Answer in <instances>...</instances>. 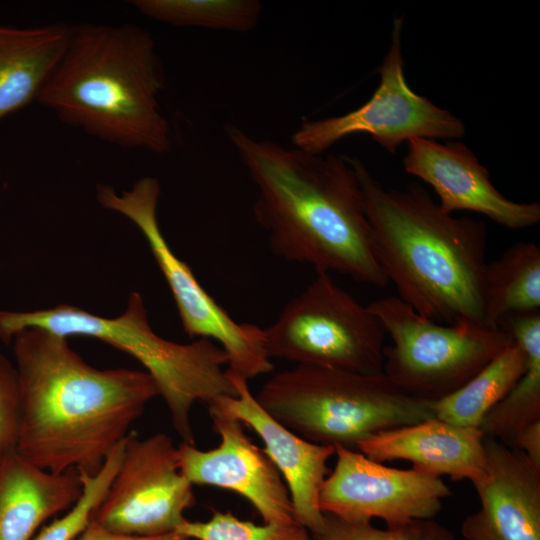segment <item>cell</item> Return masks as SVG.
Masks as SVG:
<instances>
[{
	"label": "cell",
	"mask_w": 540,
	"mask_h": 540,
	"mask_svg": "<svg viewBox=\"0 0 540 540\" xmlns=\"http://www.w3.org/2000/svg\"><path fill=\"white\" fill-rule=\"evenodd\" d=\"M385 335L368 306L323 271L264 329L270 359L361 374L383 373Z\"/></svg>",
	"instance_id": "ba28073f"
},
{
	"label": "cell",
	"mask_w": 540,
	"mask_h": 540,
	"mask_svg": "<svg viewBox=\"0 0 540 540\" xmlns=\"http://www.w3.org/2000/svg\"><path fill=\"white\" fill-rule=\"evenodd\" d=\"M220 443L210 450L182 442L177 447L180 472L192 485L213 486L245 498L264 523L294 522L290 494L284 479L263 449L245 433L243 423L208 408Z\"/></svg>",
	"instance_id": "4fadbf2b"
},
{
	"label": "cell",
	"mask_w": 540,
	"mask_h": 540,
	"mask_svg": "<svg viewBox=\"0 0 540 540\" xmlns=\"http://www.w3.org/2000/svg\"><path fill=\"white\" fill-rule=\"evenodd\" d=\"M336 464L318 497L322 513L350 522L385 521L388 527L433 519L452 492L441 479L417 469H397L357 450L335 447Z\"/></svg>",
	"instance_id": "7c38bea8"
},
{
	"label": "cell",
	"mask_w": 540,
	"mask_h": 540,
	"mask_svg": "<svg viewBox=\"0 0 540 540\" xmlns=\"http://www.w3.org/2000/svg\"><path fill=\"white\" fill-rule=\"evenodd\" d=\"M403 16L394 19L391 43L377 71L380 83L372 97L357 109L339 116L304 120L292 134L294 147L323 154L332 145L354 134H369L380 146L395 153L413 138L457 139L464 123L451 112L415 93L404 75L401 33Z\"/></svg>",
	"instance_id": "30bf717a"
},
{
	"label": "cell",
	"mask_w": 540,
	"mask_h": 540,
	"mask_svg": "<svg viewBox=\"0 0 540 540\" xmlns=\"http://www.w3.org/2000/svg\"><path fill=\"white\" fill-rule=\"evenodd\" d=\"M175 532L190 540H312L311 532L296 521L259 525L220 510H213L206 521L186 519Z\"/></svg>",
	"instance_id": "cb8c5ba5"
},
{
	"label": "cell",
	"mask_w": 540,
	"mask_h": 540,
	"mask_svg": "<svg viewBox=\"0 0 540 540\" xmlns=\"http://www.w3.org/2000/svg\"><path fill=\"white\" fill-rule=\"evenodd\" d=\"M195 502L171 438L165 433L140 438L130 431L119 469L91 520L113 532L160 536L175 532Z\"/></svg>",
	"instance_id": "8fae6325"
},
{
	"label": "cell",
	"mask_w": 540,
	"mask_h": 540,
	"mask_svg": "<svg viewBox=\"0 0 540 540\" xmlns=\"http://www.w3.org/2000/svg\"><path fill=\"white\" fill-rule=\"evenodd\" d=\"M498 328L526 353L527 367L508 394L482 419L484 436L512 444L517 433L540 419V311L509 315Z\"/></svg>",
	"instance_id": "ffe728a7"
},
{
	"label": "cell",
	"mask_w": 540,
	"mask_h": 540,
	"mask_svg": "<svg viewBox=\"0 0 540 540\" xmlns=\"http://www.w3.org/2000/svg\"><path fill=\"white\" fill-rule=\"evenodd\" d=\"M368 308L392 340L383 350V374L402 392L429 402L458 390L514 343L500 328L434 322L396 296Z\"/></svg>",
	"instance_id": "52a82bcc"
},
{
	"label": "cell",
	"mask_w": 540,
	"mask_h": 540,
	"mask_svg": "<svg viewBox=\"0 0 540 540\" xmlns=\"http://www.w3.org/2000/svg\"><path fill=\"white\" fill-rule=\"evenodd\" d=\"M312 540H456L454 534L433 519H415L380 529L371 522H350L324 513L322 527Z\"/></svg>",
	"instance_id": "484cf974"
},
{
	"label": "cell",
	"mask_w": 540,
	"mask_h": 540,
	"mask_svg": "<svg viewBox=\"0 0 540 540\" xmlns=\"http://www.w3.org/2000/svg\"><path fill=\"white\" fill-rule=\"evenodd\" d=\"M226 134L257 188L254 217L275 254L316 271L387 286L348 156L307 153L233 124Z\"/></svg>",
	"instance_id": "7a4b0ae2"
},
{
	"label": "cell",
	"mask_w": 540,
	"mask_h": 540,
	"mask_svg": "<svg viewBox=\"0 0 540 540\" xmlns=\"http://www.w3.org/2000/svg\"><path fill=\"white\" fill-rule=\"evenodd\" d=\"M11 344L20 386L16 450L43 470L96 475L159 396L146 371L97 369L45 329L20 331Z\"/></svg>",
	"instance_id": "6da1fadb"
},
{
	"label": "cell",
	"mask_w": 540,
	"mask_h": 540,
	"mask_svg": "<svg viewBox=\"0 0 540 540\" xmlns=\"http://www.w3.org/2000/svg\"><path fill=\"white\" fill-rule=\"evenodd\" d=\"M166 75L151 33L135 24L71 26L68 44L36 102L66 125L126 149L165 155Z\"/></svg>",
	"instance_id": "277c9868"
},
{
	"label": "cell",
	"mask_w": 540,
	"mask_h": 540,
	"mask_svg": "<svg viewBox=\"0 0 540 540\" xmlns=\"http://www.w3.org/2000/svg\"><path fill=\"white\" fill-rule=\"evenodd\" d=\"M488 469L474 485L480 507L462 522L465 540H540V469L514 446L484 437Z\"/></svg>",
	"instance_id": "2e32d148"
},
{
	"label": "cell",
	"mask_w": 540,
	"mask_h": 540,
	"mask_svg": "<svg viewBox=\"0 0 540 540\" xmlns=\"http://www.w3.org/2000/svg\"><path fill=\"white\" fill-rule=\"evenodd\" d=\"M28 328L60 336L98 339L136 359L154 379L182 442L194 444L191 410L196 402L208 405L236 389L223 366L224 350L199 338L182 344L159 336L151 327L143 297L131 292L125 310L116 317L100 316L70 304L28 311L0 310V340L10 344Z\"/></svg>",
	"instance_id": "5b68a950"
},
{
	"label": "cell",
	"mask_w": 540,
	"mask_h": 540,
	"mask_svg": "<svg viewBox=\"0 0 540 540\" xmlns=\"http://www.w3.org/2000/svg\"><path fill=\"white\" fill-rule=\"evenodd\" d=\"M255 398L270 416L302 438L351 450L378 432L435 417L432 402L402 392L383 373L309 365L273 375Z\"/></svg>",
	"instance_id": "8992f818"
},
{
	"label": "cell",
	"mask_w": 540,
	"mask_h": 540,
	"mask_svg": "<svg viewBox=\"0 0 540 540\" xmlns=\"http://www.w3.org/2000/svg\"><path fill=\"white\" fill-rule=\"evenodd\" d=\"M348 159L375 256L398 298L437 323L485 326V224L443 211L418 183L386 189L359 158Z\"/></svg>",
	"instance_id": "3957f363"
},
{
	"label": "cell",
	"mask_w": 540,
	"mask_h": 540,
	"mask_svg": "<svg viewBox=\"0 0 540 540\" xmlns=\"http://www.w3.org/2000/svg\"><path fill=\"white\" fill-rule=\"evenodd\" d=\"M142 15L176 27L247 32L262 14L257 0H133Z\"/></svg>",
	"instance_id": "603a6c76"
},
{
	"label": "cell",
	"mask_w": 540,
	"mask_h": 540,
	"mask_svg": "<svg viewBox=\"0 0 540 540\" xmlns=\"http://www.w3.org/2000/svg\"><path fill=\"white\" fill-rule=\"evenodd\" d=\"M511 446L523 452L528 460L540 469V419L520 430Z\"/></svg>",
	"instance_id": "f1b7e54d"
},
{
	"label": "cell",
	"mask_w": 540,
	"mask_h": 540,
	"mask_svg": "<svg viewBox=\"0 0 540 540\" xmlns=\"http://www.w3.org/2000/svg\"><path fill=\"white\" fill-rule=\"evenodd\" d=\"M407 145L405 171L434 189L443 211H473L512 230L540 222V204L518 203L501 194L489 171L465 144L413 138Z\"/></svg>",
	"instance_id": "5bb4252c"
},
{
	"label": "cell",
	"mask_w": 540,
	"mask_h": 540,
	"mask_svg": "<svg viewBox=\"0 0 540 540\" xmlns=\"http://www.w3.org/2000/svg\"><path fill=\"white\" fill-rule=\"evenodd\" d=\"M71 26L0 25V121L37 96L62 56Z\"/></svg>",
	"instance_id": "d6986e66"
},
{
	"label": "cell",
	"mask_w": 540,
	"mask_h": 540,
	"mask_svg": "<svg viewBox=\"0 0 540 540\" xmlns=\"http://www.w3.org/2000/svg\"><path fill=\"white\" fill-rule=\"evenodd\" d=\"M160 193L159 180L145 176L129 190L116 191L100 184L96 197L103 208L126 217L144 236L171 291L185 333L190 338L217 341L228 357L227 370L246 380L270 373L274 365L266 351L264 329L235 321L170 248L157 216Z\"/></svg>",
	"instance_id": "9c48e42d"
},
{
	"label": "cell",
	"mask_w": 540,
	"mask_h": 540,
	"mask_svg": "<svg viewBox=\"0 0 540 540\" xmlns=\"http://www.w3.org/2000/svg\"><path fill=\"white\" fill-rule=\"evenodd\" d=\"M20 386L15 364L0 353V460L16 448Z\"/></svg>",
	"instance_id": "4316f807"
},
{
	"label": "cell",
	"mask_w": 540,
	"mask_h": 540,
	"mask_svg": "<svg viewBox=\"0 0 540 540\" xmlns=\"http://www.w3.org/2000/svg\"><path fill=\"white\" fill-rule=\"evenodd\" d=\"M484 434L477 427L454 425L435 417L378 432L357 445L369 459L384 463L398 459L414 469L454 481L481 482L488 469Z\"/></svg>",
	"instance_id": "e0dca14e"
},
{
	"label": "cell",
	"mask_w": 540,
	"mask_h": 540,
	"mask_svg": "<svg viewBox=\"0 0 540 540\" xmlns=\"http://www.w3.org/2000/svg\"><path fill=\"white\" fill-rule=\"evenodd\" d=\"M123 440L110 452L96 475L79 473L83 484L80 499L60 518L43 526L32 540H74L84 530L91 519L92 511L103 499L119 469Z\"/></svg>",
	"instance_id": "d4e9b609"
},
{
	"label": "cell",
	"mask_w": 540,
	"mask_h": 540,
	"mask_svg": "<svg viewBox=\"0 0 540 540\" xmlns=\"http://www.w3.org/2000/svg\"><path fill=\"white\" fill-rule=\"evenodd\" d=\"M82 492L77 470L52 473L11 449L0 460V540H32L48 519L71 509Z\"/></svg>",
	"instance_id": "ac0fdd59"
},
{
	"label": "cell",
	"mask_w": 540,
	"mask_h": 540,
	"mask_svg": "<svg viewBox=\"0 0 540 540\" xmlns=\"http://www.w3.org/2000/svg\"><path fill=\"white\" fill-rule=\"evenodd\" d=\"M484 324L498 329L506 316L540 311V247L531 242L511 245L487 263L483 284Z\"/></svg>",
	"instance_id": "44dd1931"
},
{
	"label": "cell",
	"mask_w": 540,
	"mask_h": 540,
	"mask_svg": "<svg viewBox=\"0 0 540 540\" xmlns=\"http://www.w3.org/2000/svg\"><path fill=\"white\" fill-rule=\"evenodd\" d=\"M74 540H190L172 532L160 536H137L110 531L90 519L84 530Z\"/></svg>",
	"instance_id": "83f0119b"
},
{
	"label": "cell",
	"mask_w": 540,
	"mask_h": 540,
	"mask_svg": "<svg viewBox=\"0 0 540 540\" xmlns=\"http://www.w3.org/2000/svg\"><path fill=\"white\" fill-rule=\"evenodd\" d=\"M526 367V353L514 342L458 390L433 401L435 418L479 428L484 416L508 394Z\"/></svg>",
	"instance_id": "7402d4cb"
},
{
	"label": "cell",
	"mask_w": 540,
	"mask_h": 540,
	"mask_svg": "<svg viewBox=\"0 0 540 540\" xmlns=\"http://www.w3.org/2000/svg\"><path fill=\"white\" fill-rule=\"evenodd\" d=\"M227 373L236 395L218 397L207 408L227 414L257 433L264 443L263 450L287 485L294 520L311 533L318 531L324 522L318 506L319 492L329 474L327 463L335 455V447L310 442L286 428L259 405L248 380L229 370Z\"/></svg>",
	"instance_id": "9a60e30c"
}]
</instances>
